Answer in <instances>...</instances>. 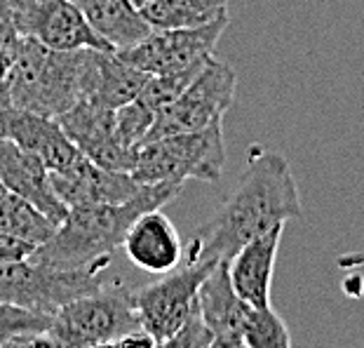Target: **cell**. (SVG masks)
Wrapping results in <instances>:
<instances>
[{
  "mask_svg": "<svg viewBox=\"0 0 364 348\" xmlns=\"http://www.w3.org/2000/svg\"><path fill=\"white\" fill-rule=\"evenodd\" d=\"M0 181L10 193H17L28 203H33L54 223L66 219L68 207L54 193L45 162L36 153L19 149L17 144L3 137H0Z\"/></svg>",
  "mask_w": 364,
  "mask_h": 348,
  "instance_id": "15",
  "label": "cell"
},
{
  "mask_svg": "<svg viewBox=\"0 0 364 348\" xmlns=\"http://www.w3.org/2000/svg\"><path fill=\"white\" fill-rule=\"evenodd\" d=\"M33 252H36V245H31L26 241H19V238L7 236L0 231V266L26 261Z\"/></svg>",
  "mask_w": 364,
  "mask_h": 348,
  "instance_id": "27",
  "label": "cell"
},
{
  "mask_svg": "<svg viewBox=\"0 0 364 348\" xmlns=\"http://www.w3.org/2000/svg\"><path fill=\"white\" fill-rule=\"evenodd\" d=\"M0 348H61L50 332H28V334H19L7 339Z\"/></svg>",
  "mask_w": 364,
  "mask_h": 348,
  "instance_id": "29",
  "label": "cell"
},
{
  "mask_svg": "<svg viewBox=\"0 0 364 348\" xmlns=\"http://www.w3.org/2000/svg\"><path fill=\"white\" fill-rule=\"evenodd\" d=\"M242 344L247 348H291V334L273 306L252 308L242 329Z\"/></svg>",
  "mask_w": 364,
  "mask_h": 348,
  "instance_id": "22",
  "label": "cell"
},
{
  "mask_svg": "<svg viewBox=\"0 0 364 348\" xmlns=\"http://www.w3.org/2000/svg\"><path fill=\"white\" fill-rule=\"evenodd\" d=\"M139 327L134 290L120 280H106L99 290L61 306L52 315L50 334L61 348H92Z\"/></svg>",
  "mask_w": 364,
  "mask_h": 348,
  "instance_id": "5",
  "label": "cell"
},
{
  "mask_svg": "<svg viewBox=\"0 0 364 348\" xmlns=\"http://www.w3.org/2000/svg\"><path fill=\"white\" fill-rule=\"evenodd\" d=\"M5 191H7V189L3 186V181H0V198H3V196H5Z\"/></svg>",
  "mask_w": 364,
  "mask_h": 348,
  "instance_id": "32",
  "label": "cell"
},
{
  "mask_svg": "<svg viewBox=\"0 0 364 348\" xmlns=\"http://www.w3.org/2000/svg\"><path fill=\"white\" fill-rule=\"evenodd\" d=\"M57 228L59 223H54L48 214L17 193L5 191V196L0 198V231L3 233L41 247L57 233Z\"/></svg>",
  "mask_w": 364,
  "mask_h": 348,
  "instance_id": "21",
  "label": "cell"
},
{
  "mask_svg": "<svg viewBox=\"0 0 364 348\" xmlns=\"http://www.w3.org/2000/svg\"><path fill=\"white\" fill-rule=\"evenodd\" d=\"M219 261H191L162 273L156 283L134 290V306L146 329L156 342H165L198 315V290Z\"/></svg>",
  "mask_w": 364,
  "mask_h": 348,
  "instance_id": "8",
  "label": "cell"
},
{
  "mask_svg": "<svg viewBox=\"0 0 364 348\" xmlns=\"http://www.w3.org/2000/svg\"><path fill=\"white\" fill-rule=\"evenodd\" d=\"M12 24L19 36L50 50L115 52L95 33L73 0H12Z\"/></svg>",
  "mask_w": 364,
  "mask_h": 348,
  "instance_id": "10",
  "label": "cell"
},
{
  "mask_svg": "<svg viewBox=\"0 0 364 348\" xmlns=\"http://www.w3.org/2000/svg\"><path fill=\"white\" fill-rule=\"evenodd\" d=\"M183 184H144L134 198L118 205L71 207L57 233L36 247L31 261L59 270H82L95 264H111L113 252L122 243L144 212L162 210L179 196Z\"/></svg>",
  "mask_w": 364,
  "mask_h": 348,
  "instance_id": "2",
  "label": "cell"
},
{
  "mask_svg": "<svg viewBox=\"0 0 364 348\" xmlns=\"http://www.w3.org/2000/svg\"><path fill=\"white\" fill-rule=\"evenodd\" d=\"M95 33L115 52L129 50L151 33V24L132 0H73Z\"/></svg>",
  "mask_w": 364,
  "mask_h": 348,
  "instance_id": "19",
  "label": "cell"
},
{
  "mask_svg": "<svg viewBox=\"0 0 364 348\" xmlns=\"http://www.w3.org/2000/svg\"><path fill=\"white\" fill-rule=\"evenodd\" d=\"M207 64V61H205ZM203 64V66H205ZM203 66H196V68H188V71H179V73H165V75H149L146 80L144 90L139 92V102L144 106H149L153 113H160L162 108H167L169 104L174 102L181 92L188 88V83L196 78L200 73Z\"/></svg>",
  "mask_w": 364,
  "mask_h": 348,
  "instance_id": "23",
  "label": "cell"
},
{
  "mask_svg": "<svg viewBox=\"0 0 364 348\" xmlns=\"http://www.w3.org/2000/svg\"><path fill=\"white\" fill-rule=\"evenodd\" d=\"M156 339H153L146 329H134L127 332V334H120L115 339H108V342H102L92 348H156Z\"/></svg>",
  "mask_w": 364,
  "mask_h": 348,
  "instance_id": "28",
  "label": "cell"
},
{
  "mask_svg": "<svg viewBox=\"0 0 364 348\" xmlns=\"http://www.w3.org/2000/svg\"><path fill=\"white\" fill-rule=\"evenodd\" d=\"M230 17H221L200 28H153L141 43L118 52L127 64L146 75L179 73L203 66L226 33Z\"/></svg>",
  "mask_w": 364,
  "mask_h": 348,
  "instance_id": "9",
  "label": "cell"
},
{
  "mask_svg": "<svg viewBox=\"0 0 364 348\" xmlns=\"http://www.w3.org/2000/svg\"><path fill=\"white\" fill-rule=\"evenodd\" d=\"M301 216L304 205L289 160L254 144L247 149V165L237 186L191 238L183 250L186 259L230 261L242 245Z\"/></svg>",
  "mask_w": 364,
  "mask_h": 348,
  "instance_id": "1",
  "label": "cell"
},
{
  "mask_svg": "<svg viewBox=\"0 0 364 348\" xmlns=\"http://www.w3.org/2000/svg\"><path fill=\"white\" fill-rule=\"evenodd\" d=\"M108 264H95L82 270H59L36 261H17L0 266V301L54 315L68 301L99 290Z\"/></svg>",
  "mask_w": 364,
  "mask_h": 348,
  "instance_id": "6",
  "label": "cell"
},
{
  "mask_svg": "<svg viewBox=\"0 0 364 348\" xmlns=\"http://www.w3.org/2000/svg\"><path fill=\"white\" fill-rule=\"evenodd\" d=\"M226 162L223 122L198 132H179L151 139L139 146L132 176L139 184L219 181Z\"/></svg>",
  "mask_w": 364,
  "mask_h": 348,
  "instance_id": "4",
  "label": "cell"
},
{
  "mask_svg": "<svg viewBox=\"0 0 364 348\" xmlns=\"http://www.w3.org/2000/svg\"><path fill=\"white\" fill-rule=\"evenodd\" d=\"M235 348H247V346H245V344H240V346H235Z\"/></svg>",
  "mask_w": 364,
  "mask_h": 348,
  "instance_id": "33",
  "label": "cell"
},
{
  "mask_svg": "<svg viewBox=\"0 0 364 348\" xmlns=\"http://www.w3.org/2000/svg\"><path fill=\"white\" fill-rule=\"evenodd\" d=\"M52 189L68 210L80 205H118L134 198L144 184L129 172L106 169L90 158H80L71 167L50 172Z\"/></svg>",
  "mask_w": 364,
  "mask_h": 348,
  "instance_id": "12",
  "label": "cell"
},
{
  "mask_svg": "<svg viewBox=\"0 0 364 348\" xmlns=\"http://www.w3.org/2000/svg\"><path fill=\"white\" fill-rule=\"evenodd\" d=\"M149 75L127 64L118 52L87 50L82 73V99L106 108H120L134 102Z\"/></svg>",
  "mask_w": 364,
  "mask_h": 348,
  "instance_id": "17",
  "label": "cell"
},
{
  "mask_svg": "<svg viewBox=\"0 0 364 348\" xmlns=\"http://www.w3.org/2000/svg\"><path fill=\"white\" fill-rule=\"evenodd\" d=\"M59 125L66 132L85 158L115 172H129L134 169L136 153L120 142L118 127H115L113 108L99 106L87 99H80L66 113L59 115Z\"/></svg>",
  "mask_w": 364,
  "mask_h": 348,
  "instance_id": "11",
  "label": "cell"
},
{
  "mask_svg": "<svg viewBox=\"0 0 364 348\" xmlns=\"http://www.w3.org/2000/svg\"><path fill=\"white\" fill-rule=\"evenodd\" d=\"M151 28H200L228 14V0H153L141 7Z\"/></svg>",
  "mask_w": 364,
  "mask_h": 348,
  "instance_id": "20",
  "label": "cell"
},
{
  "mask_svg": "<svg viewBox=\"0 0 364 348\" xmlns=\"http://www.w3.org/2000/svg\"><path fill=\"white\" fill-rule=\"evenodd\" d=\"M153 122H156V113H153L149 106H144L139 99L115 108V127H118L120 142L125 144L127 149L139 151V146L149 137Z\"/></svg>",
  "mask_w": 364,
  "mask_h": 348,
  "instance_id": "24",
  "label": "cell"
},
{
  "mask_svg": "<svg viewBox=\"0 0 364 348\" xmlns=\"http://www.w3.org/2000/svg\"><path fill=\"white\" fill-rule=\"evenodd\" d=\"M87 50L59 52L21 36L12 68L0 83V106L59 118L82 99Z\"/></svg>",
  "mask_w": 364,
  "mask_h": 348,
  "instance_id": "3",
  "label": "cell"
},
{
  "mask_svg": "<svg viewBox=\"0 0 364 348\" xmlns=\"http://www.w3.org/2000/svg\"><path fill=\"white\" fill-rule=\"evenodd\" d=\"M156 348H212V337L205 329L200 315H196L183 329H179L176 334H172L165 342H158Z\"/></svg>",
  "mask_w": 364,
  "mask_h": 348,
  "instance_id": "26",
  "label": "cell"
},
{
  "mask_svg": "<svg viewBox=\"0 0 364 348\" xmlns=\"http://www.w3.org/2000/svg\"><path fill=\"white\" fill-rule=\"evenodd\" d=\"M132 3H134V5L139 7V10H141V7H146L149 3H153V0H132Z\"/></svg>",
  "mask_w": 364,
  "mask_h": 348,
  "instance_id": "31",
  "label": "cell"
},
{
  "mask_svg": "<svg viewBox=\"0 0 364 348\" xmlns=\"http://www.w3.org/2000/svg\"><path fill=\"white\" fill-rule=\"evenodd\" d=\"M129 261L146 273H169L181 264L183 245L174 223L160 210L144 212L132 223L129 233L122 243Z\"/></svg>",
  "mask_w": 364,
  "mask_h": 348,
  "instance_id": "18",
  "label": "cell"
},
{
  "mask_svg": "<svg viewBox=\"0 0 364 348\" xmlns=\"http://www.w3.org/2000/svg\"><path fill=\"white\" fill-rule=\"evenodd\" d=\"M252 306L240 299L228 275V261H219L198 290V315L212 337V348L242 344V329Z\"/></svg>",
  "mask_w": 364,
  "mask_h": 348,
  "instance_id": "14",
  "label": "cell"
},
{
  "mask_svg": "<svg viewBox=\"0 0 364 348\" xmlns=\"http://www.w3.org/2000/svg\"><path fill=\"white\" fill-rule=\"evenodd\" d=\"M52 315L28 311V308L0 301V344L28 332H50Z\"/></svg>",
  "mask_w": 364,
  "mask_h": 348,
  "instance_id": "25",
  "label": "cell"
},
{
  "mask_svg": "<svg viewBox=\"0 0 364 348\" xmlns=\"http://www.w3.org/2000/svg\"><path fill=\"white\" fill-rule=\"evenodd\" d=\"M235 68L228 61L209 57L200 73L188 83V88L156 115V122H153L146 142L167 135L198 132L214 122H223V115L235 102Z\"/></svg>",
  "mask_w": 364,
  "mask_h": 348,
  "instance_id": "7",
  "label": "cell"
},
{
  "mask_svg": "<svg viewBox=\"0 0 364 348\" xmlns=\"http://www.w3.org/2000/svg\"><path fill=\"white\" fill-rule=\"evenodd\" d=\"M0 137L28 153H36L48 172L66 169L82 158V153L61 130L59 120L48 115L0 106Z\"/></svg>",
  "mask_w": 364,
  "mask_h": 348,
  "instance_id": "13",
  "label": "cell"
},
{
  "mask_svg": "<svg viewBox=\"0 0 364 348\" xmlns=\"http://www.w3.org/2000/svg\"><path fill=\"white\" fill-rule=\"evenodd\" d=\"M14 50L17 48H10V45L0 43V83H3L7 78V73H10L12 61H14Z\"/></svg>",
  "mask_w": 364,
  "mask_h": 348,
  "instance_id": "30",
  "label": "cell"
},
{
  "mask_svg": "<svg viewBox=\"0 0 364 348\" xmlns=\"http://www.w3.org/2000/svg\"><path fill=\"white\" fill-rule=\"evenodd\" d=\"M287 223L270 228L268 233L254 238L230 257L228 275L233 283V290L240 299L247 301L252 308L270 306V288H273V273L280 241Z\"/></svg>",
  "mask_w": 364,
  "mask_h": 348,
  "instance_id": "16",
  "label": "cell"
}]
</instances>
